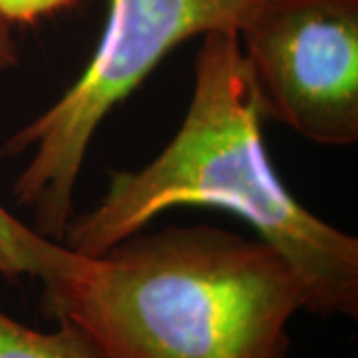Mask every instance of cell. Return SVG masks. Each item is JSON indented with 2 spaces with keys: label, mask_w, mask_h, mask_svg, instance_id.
I'll return each mask as SVG.
<instances>
[{
  "label": "cell",
  "mask_w": 358,
  "mask_h": 358,
  "mask_svg": "<svg viewBox=\"0 0 358 358\" xmlns=\"http://www.w3.org/2000/svg\"><path fill=\"white\" fill-rule=\"evenodd\" d=\"M185 117L140 169H115L103 197L74 213L62 243L100 257L181 205L229 211L289 263L307 313L358 315V239L317 217L285 187L263 143V112L237 30L201 36Z\"/></svg>",
  "instance_id": "1"
},
{
  "label": "cell",
  "mask_w": 358,
  "mask_h": 358,
  "mask_svg": "<svg viewBox=\"0 0 358 358\" xmlns=\"http://www.w3.org/2000/svg\"><path fill=\"white\" fill-rule=\"evenodd\" d=\"M78 0H0V18L10 26L32 24L44 16L62 13Z\"/></svg>",
  "instance_id": "7"
},
{
  "label": "cell",
  "mask_w": 358,
  "mask_h": 358,
  "mask_svg": "<svg viewBox=\"0 0 358 358\" xmlns=\"http://www.w3.org/2000/svg\"><path fill=\"white\" fill-rule=\"evenodd\" d=\"M62 241L16 219L0 205V275L8 281L38 279L42 287L74 275L86 263Z\"/></svg>",
  "instance_id": "5"
},
{
  "label": "cell",
  "mask_w": 358,
  "mask_h": 358,
  "mask_svg": "<svg viewBox=\"0 0 358 358\" xmlns=\"http://www.w3.org/2000/svg\"><path fill=\"white\" fill-rule=\"evenodd\" d=\"M239 42L263 117L329 148L358 141V0H263Z\"/></svg>",
  "instance_id": "4"
},
{
  "label": "cell",
  "mask_w": 358,
  "mask_h": 358,
  "mask_svg": "<svg viewBox=\"0 0 358 358\" xmlns=\"http://www.w3.org/2000/svg\"><path fill=\"white\" fill-rule=\"evenodd\" d=\"M18 66V44L14 40L13 26L0 18V76Z\"/></svg>",
  "instance_id": "8"
},
{
  "label": "cell",
  "mask_w": 358,
  "mask_h": 358,
  "mask_svg": "<svg viewBox=\"0 0 358 358\" xmlns=\"http://www.w3.org/2000/svg\"><path fill=\"white\" fill-rule=\"evenodd\" d=\"M263 0H110L100 42L64 94L18 129L0 155L32 152L14 183L34 229L60 241L74 215V192L102 122L185 40L241 30Z\"/></svg>",
  "instance_id": "3"
},
{
  "label": "cell",
  "mask_w": 358,
  "mask_h": 358,
  "mask_svg": "<svg viewBox=\"0 0 358 358\" xmlns=\"http://www.w3.org/2000/svg\"><path fill=\"white\" fill-rule=\"evenodd\" d=\"M305 308L275 249L211 225L140 231L42 293V313L76 324L100 358H291Z\"/></svg>",
  "instance_id": "2"
},
{
  "label": "cell",
  "mask_w": 358,
  "mask_h": 358,
  "mask_svg": "<svg viewBox=\"0 0 358 358\" xmlns=\"http://www.w3.org/2000/svg\"><path fill=\"white\" fill-rule=\"evenodd\" d=\"M54 322L52 331H38L0 308V358H100L76 324Z\"/></svg>",
  "instance_id": "6"
}]
</instances>
